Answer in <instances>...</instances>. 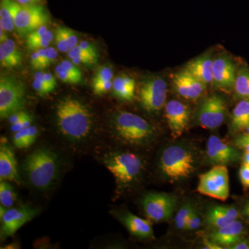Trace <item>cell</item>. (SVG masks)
<instances>
[{"instance_id":"20","label":"cell","mask_w":249,"mask_h":249,"mask_svg":"<svg viewBox=\"0 0 249 249\" xmlns=\"http://www.w3.org/2000/svg\"><path fill=\"white\" fill-rule=\"evenodd\" d=\"M0 181L19 183L16 156L13 149L6 143H1L0 147Z\"/></svg>"},{"instance_id":"3","label":"cell","mask_w":249,"mask_h":249,"mask_svg":"<svg viewBox=\"0 0 249 249\" xmlns=\"http://www.w3.org/2000/svg\"><path fill=\"white\" fill-rule=\"evenodd\" d=\"M22 169L33 186L47 190L58 176V156L49 149H37L26 157Z\"/></svg>"},{"instance_id":"44","label":"cell","mask_w":249,"mask_h":249,"mask_svg":"<svg viewBox=\"0 0 249 249\" xmlns=\"http://www.w3.org/2000/svg\"><path fill=\"white\" fill-rule=\"evenodd\" d=\"M61 65L65 67L66 70H68L69 71L71 72L75 76L83 79V74H82L81 71H80L79 69H78V67H76V65H74L73 62L70 61V60H65L62 61Z\"/></svg>"},{"instance_id":"55","label":"cell","mask_w":249,"mask_h":249,"mask_svg":"<svg viewBox=\"0 0 249 249\" xmlns=\"http://www.w3.org/2000/svg\"><path fill=\"white\" fill-rule=\"evenodd\" d=\"M242 162L249 165V152H244L242 157Z\"/></svg>"},{"instance_id":"32","label":"cell","mask_w":249,"mask_h":249,"mask_svg":"<svg viewBox=\"0 0 249 249\" xmlns=\"http://www.w3.org/2000/svg\"><path fill=\"white\" fill-rule=\"evenodd\" d=\"M113 76H114V72L111 67L108 65H103L100 67L95 73L92 78V84L111 80Z\"/></svg>"},{"instance_id":"7","label":"cell","mask_w":249,"mask_h":249,"mask_svg":"<svg viewBox=\"0 0 249 249\" xmlns=\"http://www.w3.org/2000/svg\"><path fill=\"white\" fill-rule=\"evenodd\" d=\"M26 90L24 84L14 77L0 78V118L7 119L11 114L22 110L25 104Z\"/></svg>"},{"instance_id":"17","label":"cell","mask_w":249,"mask_h":249,"mask_svg":"<svg viewBox=\"0 0 249 249\" xmlns=\"http://www.w3.org/2000/svg\"><path fill=\"white\" fill-rule=\"evenodd\" d=\"M247 234L245 224L237 219L224 227L214 229L208 238L223 249H229L247 237Z\"/></svg>"},{"instance_id":"14","label":"cell","mask_w":249,"mask_h":249,"mask_svg":"<svg viewBox=\"0 0 249 249\" xmlns=\"http://www.w3.org/2000/svg\"><path fill=\"white\" fill-rule=\"evenodd\" d=\"M165 116L172 137L174 139L181 137L189 124V107L178 100H171L165 105Z\"/></svg>"},{"instance_id":"4","label":"cell","mask_w":249,"mask_h":249,"mask_svg":"<svg viewBox=\"0 0 249 249\" xmlns=\"http://www.w3.org/2000/svg\"><path fill=\"white\" fill-rule=\"evenodd\" d=\"M114 126L121 142L131 146H148L153 143L157 137V132L150 123L129 111L117 113Z\"/></svg>"},{"instance_id":"16","label":"cell","mask_w":249,"mask_h":249,"mask_svg":"<svg viewBox=\"0 0 249 249\" xmlns=\"http://www.w3.org/2000/svg\"><path fill=\"white\" fill-rule=\"evenodd\" d=\"M173 85L180 96L188 100H196L201 96L206 89V84L193 76L186 69L173 75Z\"/></svg>"},{"instance_id":"35","label":"cell","mask_w":249,"mask_h":249,"mask_svg":"<svg viewBox=\"0 0 249 249\" xmlns=\"http://www.w3.org/2000/svg\"><path fill=\"white\" fill-rule=\"evenodd\" d=\"M202 224V217L199 211L196 209L191 214V217L188 219L186 224V229L187 231H194L200 228Z\"/></svg>"},{"instance_id":"51","label":"cell","mask_w":249,"mask_h":249,"mask_svg":"<svg viewBox=\"0 0 249 249\" xmlns=\"http://www.w3.org/2000/svg\"><path fill=\"white\" fill-rule=\"evenodd\" d=\"M240 212L242 217L249 224V199L244 204Z\"/></svg>"},{"instance_id":"53","label":"cell","mask_w":249,"mask_h":249,"mask_svg":"<svg viewBox=\"0 0 249 249\" xmlns=\"http://www.w3.org/2000/svg\"><path fill=\"white\" fill-rule=\"evenodd\" d=\"M15 1L23 6H27V5L40 4L41 1L43 0H15Z\"/></svg>"},{"instance_id":"6","label":"cell","mask_w":249,"mask_h":249,"mask_svg":"<svg viewBox=\"0 0 249 249\" xmlns=\"http://www.w3.org/2000/svg\"><path fill=\"white\" fill-rule=\"evenodd\" d=\"M5 1L14 19L15 27L21 36H27L50 21L48 11L43 5L23 6L12 0Z\"/></svg>"},{"instance_id":"29","label":"cell","mask_w":249,"mask_h":249,"mask_svg":"<svg viewBox=\"0 0 249 249\" xmlns=\"http://www.w3.org/2000/svg\"><path fill=\"white\" fill-rule=\"evenodd\" d=\"M0 27H2L4 31L10 32L16 29L14 19L5 0H1L0 6Z\"/></svg>"},{"instance_id":"26","label":"cell","mask_w":249,"mask_h":249,"mask_svg":"<svg viewBox=\"0 0 249 249\" xmlns=\"http://www.w3.org/2000/svg\"><path fill=\"white\" fill-rule=\"evenodd\" d=\"M17 200V194L14 187L6 181L0 183V204L5 208L12 207Z\"/></svg>"},{"instance_id":"28","label":"cell","mask_w":249,"mask_h":249,"mask_svg":"<svg viewBox=\"0 0 249 249\" xmlns=\"http://www.w3.org/2000/svg\"><path fill=\"white\" fill-rule=\"evenodd\" d=\"M54 40V34L51 31H47L41 37L36 38H27L26 44L29 50L37 51L42 48L49 47L51 42Z\"/></svg>"},{"instance_id":"5","label":"cell","mask_w":249,"mask_h":249,"mask_svg":"<svg viewBox=\"0 0 249 249\" xmlns=\"http://www.w3.org/2000/svg\"><path fill=\"white\" fill-rule=\"evenodd\" d=\"M104 165L112 174L120 188H127L135 182L140 178L144 168L141 157L131 152L109 155L105 159Z\"/></svg>"},{"instance_id":"46","label":"cell","mask_w":249,"mask_h":249,"mask_svg":"<svg viewBox=\"0 0 249 249\" xmlns=\"http://www.w3.org/2000/svg\"><path fill=\"white\" fill-rule=\"evenodd\" d=\"M38 135V129L36 126L31 125L27 128V145L28 147L35 142Z\"/></svg>"},{"instance_id":"39","label":"cell","mask_w":249,"mask_h":249,"mask_svg":"<svg viewBox=\"0 0 249 249\" xmlns=\"http://www.w3.org/2000/svg\"><path fill=\"white\" fill-rule=\"evenodd\" d=\"M71 62L76 65H86L91 66L98 61L97 58H93L91 55H79L73 57L71 59Z\"/></svg>"},{"instance_id":"49","label":"cell","mask_w":249,"mask_h":249,"mask_svg":"<svg viewBox=\"0 0 249 249\" xmlns=\"http://www.w3.org/2000/svg\"><path fill=\"white\" fill-rule=\"evenodd\" d=\"M48 28L47 27V26H42L37 29V30L33 31L31 34H29V35L27 36V38H36V37H41L44 35V34H46L48 31Z\"/></svg>"},{"instance_id":"45","label":"cell","mask_w":249,"mask_h":249,"mask_svg":"<svg viewBox=\"0 0 249 249\" xmlns=\"http://www.w3.org/2000/svg\"><path fill=\"white\" fill-rule=\"evenodd\" d=\"M78 46H79L80 48L85 51L87 53H89V55H92L94 58H98L97 49L92 44L90 43L89 42H87V41H82V42H80Z\"/></svg>"},{"instance_id":"33","label":"cell","mask_w":249,"mask_h":249,"mask_svg":"<svg viewBox=\"0 0 249 249\" xmlns=\"http://www.w3.org/2000/svg\"><path fill=\"white\" fill-rule=\"evenodd\" d=\"M66 40L70 51L78 45V39L76 33L70 28L58 27L56 28Z\"/></svg>"},{"instance_id":"41","label":"cell","mask_w":249,"mask_h":249,"mask_svg":"<svg viewBox=\"0 0 249 249\" xmlns=\"http://www.w3.org/2000/svg\"><path fill=\"white\" fill-rule=\"evenodd\" d=\"M112 80L92 84L93 92L96 95L101 96V95L105 94V93L110 91L111 89H112Z\"/></svg>"},{"instance_id":"15","label":"cell","mask_w":249,"mask_h":249,"mask_svg":"<svg viewBox=\"0 0 249 249\" xmlns=\"http://www.w3.org/2000/svg\"><path fill=\"white\" fill-rule=\"evenodd\" d=\"M237 69L232 59L227 54H220L214 58L213 83L219 89H233Z\"/></svg>"},{"instance_id":"34","label":"cell","mask_w":249,"mask_h":249,"mask_svg":"<svg viewBox=\"0 0 249 249\" xmlns=\"http://www.w3.org/2000/svg\"><path fill=\"white\" fill-rule=\"evenodd\" d=\"M46 57V48L36 51L31 56V65L34 70H44Z\"/></svg>"},{"instance_id":"19","label":"cell","mask_w":249,"mask_h":249,"mask_svg":"<svg viewBox=\"0 0 249 249\" xmlns=\"http://www.w3.org/2000/svg\"><path fill=\"white\" fill-rule=\"evenodd\" d=\"M131 235L140 239L154 237L153 229L150 219H144L129 212H124L119 217Z\"/></svg>"},{"instance_id":"22","label":"cell","mask_w":249,"mask_h":249,"mask_svg":"<svg viewBox=\"0 0 249 249\" xmlns=\"http://www.w3.org/2000/svg\"><path fill=\"white\" fill-rule=\"evenodd\" d=\"M249 125V98L240 100L232 111L229 132L232 135L242 133Z\"/></svg>"},{"instance_id":"38","label":"cell","mask_w":249,"mask_h":249,"mask_svg":"<svg viewBox=\"0 0 249 249\" xmlns=\"http://www.w3.org/2000/svg\"><path fill=\"white\" fill-rule=\"evenodd\" d=\"M240 182L245 191L249 190V165L242 163L239 170Z\"/></svg>"},{"instance_id":"8","label":"cell","mask_w":249,"mask_h":249,"mask_svg":"<svg viewBox=\"0 0 249 249\" xmlns=\"http://www.w3.org/2000/svg\"><path fill=\"white\" fill-rule=\"evenodd\" d=\"M198 193L222 201L230 194L229 170L225 165H215L201 175L197 186Z\"/></svg>"},{"instance_id":"47","label":"cell","mask_w":249,"mask_h":249,"mask_svg":"<svg viewBox=\"0 0 249 249\" xmlns=\"http://www.w3.org/2000/svg\"><path fill=\"white\" fill-rule=\"evenodd\" d=\"M27 114L28 113L22 110L17 111V112H15L9 116V123L11 124H16V123L19 122V121L22 120L23 118L25 117Z\"/></svg>"},{"instance_id":"18","label":"cell","mask_w":249,"mask_h":249,"mask_svg":"<svg viewBox=\"0 0 249 249\" xmlns=\"http://www.w3.org/2000/svg\"><path fill=\"white\" fill-rule=\"evenodd\" d=\"M240 217V211L235 206L219 205L208 211L205 222L207 226L214 230L237 220Z\"/></svg>"},{"instance_id":"43","label":"cell","mask_w":249,"mask_h":249,"mask_svg":"<svg viewBox=\"0 0 249 249\" xmlns=\"http://www.w3.org/2000/svg\"><path fill=\"white\" fill-rule=\"evenodd\" d=\"M58 57V51L53 47H47L46 49L45 68L50 66Z\"/></svg>"},{"instance_id":"31","label":"cell","mask_w":249,"mask_h":249,"mask_svg":"<svg viewBox=\"0 0 249 249\" xmlns=\"http://www.w3.org/2000/svg\"><path fill=\"white\" fill-rule=\"evenodd\" d=\"M55 73H56L59 79L62 80L64 83H70V84H78L83 80L81 78L75 76L71 72L69 71L62 66L61 64L55 67Z\"/></svg>"},{"instance_id":"25","label":"cell","mask_w":249,"mask_h":249,"mask_svg":"<svg viewBox=\"0 0 249 249\" xmlns=\"http://www.w3.org/2000/svg\"><path fill=\"white\" fill-rule=\"evenodd\" d=\"M232 90L235 97L238 99L249 98V67L242 66L237 70Z\"/></svg>"},{"instance_id":"24","label":"cell","mask_w":249,"mask_h":249,"mask_svg":"<svg viewBox=\"0 0 249 249\" xmlns=\"http://www.w3.org/2000/svg\"><path fill=\"white\" fill-rule=\"evenodd\" d=\"M136 82L132 77L121 75L113 81V95L124 101H132L135 93Z\"/></svg>"},{"instance_id":"50","label":"cell","mask_w":249,"mask_h":249,"mask_svg":"<svg viewBox=\"0 0 249 249\" xmlns=\"http://www.w3.org/2000/svg\"><path fill=\"white\" fill-rule=\"evenodd\" d=\"M230 249H249V237H246L238 242L231 246Z\"/></svg>"},{"instance_id":"23","label":"cell","mask_w":249,"mask_h":249,"mask_svg":"<svg viewBox=\"0 0 249 249\" xmlns=\"http://www.w3.org/2000/svg\"><path fill=\"white\" fill-rule=\"evenodd\" d=\"M22 62V54L18 50L14 41L8 37L0 44V64L4 68L18 67Z\"/></svg>"},{"instance_id":"11","label":"cell","mask_w":249,"mask_h":249,"mask_svg":"<svg viewBox=\"0 0 249 249\" xmlns=\"http://www.w3.org/2000/svg\"><path fill=\"white\" fill-rule=\"evenodd\" d=\"M227 115V103L222 96L214 93L201 101L196 118L197 124L203 128L214 129L222 125Z\"/></svg>"},{"instance_id":"56","label":"cell","mask_w":249,"mask_h":249,"mask_svg":"<svg viewBox=\"0 0 249 249\" xmlns=\"http://www.w3.org/2000/svg\"><path fill=\"white\" fill-rule=\"evenodd\" d=\"M245 132H247V133L249 134V125L248 126V127H247V128L246 129V130L245 131Z\"/></svg>"},{"instance_id":"21","label":"cell","mask_w":249,"mask_h":249,"mask_svg":"<svg viewBox=\"0 0 249 249\" xmlns=\"http://www.w3.org/2000/svg\"><path fill=\"white\" fill-rule=\"evenodd\" d=\"M213 60L211 54H204L188 62L184 69L205 84H210L213 83Z\"/></svg>"},{"instance_id":"54","label":"cell","mask_w":249,"mask_h":249,"mask_svg":"<svg viewBox=\"0 0 249 249\" xmlns=\"http://www.w3.org/2000/svg\"><path fill=\"white\" fill-rule=\"evenodd\" d=\"M4 29L2 27H0V42H4L8 38L7 36L4 33Z\"/></svg>"},{"instance_id":"52","label":"cell","mask_w":249,"mask_h":249,"mask_svg":"<svg viewBox=\"0 0 249 249\" xmlns=\"http://www.w3.org/2000/svg\"><path fill=\"white\" fill-rule=\"evenodd\" d=\"M203 249H222V247L220 246L216 245L212 241L210 240L209 238L207 240H205L204 245H203Z\"/></svg>"},{"instance_id":"42","label":"cell","mask_w":249,"mask_h":249,"mask_svg":"<svg viewBox=\"0 0 249 249\" xmlns=\"http://www.w3.org/2000/svg\"><path fill=\"white\" fill-rule=\"evenodd\" d=\"M54 41H55L57 48L60 52L62 53H67L70 51L66 40L57 29H55V33H54Z\"/></svg>"},{"instance_id":"10","label":"cell","mask_w":249,"mask_h":249,"mask_svg":"<svg viewBox=\"0 0 249 249\" xmlns=\"http://www.w3.org/2000/svg\"><path fill=\"white\" fill-rule=\"evenodd\" d=\"M178 196L171 193H148L144 196L142 204L145 215L156 223L170 219L178 205Z\"/></svg>"},{"instance_id":"12","label":"cell","mask_w":249,"mask_h":249,"mask_svg":"<svg viewBox=\"0 0 249 249\" xmlns=\"http://www.w3.org/2000/svg\"><path fill=\"white\" fill-rule=\"evenodd\" d=\"M39 210L29 205L17 208H5L0 206L1 218V240L11 237L23 227L38 214Z\"/></svg>"},{"instance_id":"48","label":"cell","mask_w":249,"mask_h":249,"mask_svg":"<svg viewBox=\"0 0 249 249\" xmlns=\"http://www.w3.org/2000/svg\"><path fill=\"white\" fill-rule=\"evenodd\" d=\"M44 78H45L46 83L48 84L49 88L53 91L57 86V81L55 77L52 73L47 72V73H44Z\"/></svg>"},{"instance_id":"37","label":"cell","mask_w":249,"mask_h":249,"mask_svg":"<svg viewBox=\"0 0 249 249\" xmlns=\"http://www.w3.org/2000/svg\"><path fill=\"white\" fill-rule=\"evenodd\" d=\"M28 128V127H27ZM27 128L16 132L13 137L15 146L19 149L27 148Z\"/></svg>"},{"instance_id":"27","label":"cell","mask_w":249,"mask_h":249,"mask_svg":"<svg viewBox=\"0 0 249 249\" xmlns=\"http://www.w3.org/2000/svg\"><path fill=\"white\" fill-rule=\"evenodd\" d=\"M196 208L191 203H185L178 209L175 217V225L177 229L185 231L188 219Z\"/></svg>"},{"instance_id":"36","label":"cell","mask_w":249,"mask_h":249,"mask_svg":"<svg viewBox=\"0 0 249 249\" xmlns=\"http://www.w3.org/2000/svg\"><path fill=\"white\" fill-rule=\"evenodd\" d=\"M232 144L240 149L241 151L249 152V134L247 132L240 133L235 136Z\"/></svg>"},{"instance_id":"1","label":"cell","mask_w":249,"mask_h":249,"mask_svg":"<svg viewBox=\"0 0 249 249\" xmlns=\"http://www.w3.org/2000/svg\"><path fill=\"white\" fill-rule=\"evenodd\" d=\"M198 156L190 144L179 142L170 144L160 152L159 171L170 183L186 181L196 171Z\"/></svg>"},{"instance_id":"40","label":"cell","mask_w":249,"mask_h":249,"mask_svg":"<svg viewBox=\"0 0 249 249\" xmlns=\"http://www.w3.org/2000/svg\"><path fill=\"white\" fill-rule=\"evenodd\" d=\"M32 116H31L30 114H28L25 117L23 118L22 120L19 121V122L11 124V132L16 133V132H19V131L30 127L31 124H32Z\"/></svg>"},{"instance_id":"13","label":"cell","mask_w":249,"mask_h":249,"mask_svg":"<svg viewBox=\"0 0 249 249\" xmlns=\"http://www.w3.org/2000/svg\"><path fill=\"white\" fill-rule=\"evenodd\" d=\"M240 149L228 143L217 136L212 135L207 141L206 157L211 164L229 166L242 160Z\"/></svg>"},{"instance_id":"30","label":"cell","mask_w":249,"mask_h":249,"mask_svg":"<svg viewBox=\"0 0 249 249\" xmlns=\"http://www.w3.org/2000/svg\"><path fill=\"white\" fill-rule=\"evenodd\" d=\"M33 87L36 92L41 96H45L52 91L48 84L46 83L45 78H44V73L42 72H37L34 75Z\"/></svg>"},{"instance_id":"2","label":"cell","mask_w":249,"mask_h":249,"mask_svg":"<svg viewBox=\"0 0 249 249\" xmlns=\"http://www.w3.org/2000/svg\"><path fill=\"white\" fill-rule=\"evenodd\" d=\"M55 115L59 130L70 140L80 142L91 133L93 126L91 112L79 100L63 98L57 105Z\"/></svg>"},{"instance_id":"9","label":"cell","mask_w":249,"mask_h":249,"mask_svg":"<svg viewBox=\"0 0 249 249\" xmlns=\"http://www.w3.org/2000/svg\"><path fill=\"white\" fill-rule=\"evenodd\" d=\"M167 90V83L163 77L157 75L147 77L139 88L141 106L149 112H159L166 102Z\"/></svg>"}]
</instances>
